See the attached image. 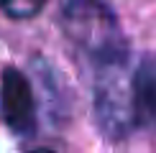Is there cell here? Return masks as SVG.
I'll use <instances>...</instances> for the list:
<instances>
[{"label":"cell","mask_w":156,"mask_h":153,"mask_svg":"<svg viewBox=\"0 0 156 153\" xmlns=\"http://www.w3.org/2000/svg\"><path fill=\"white\" fill-rule=\"evenodd\" d=\"M67 38L95 64L128 54L120 23L105 0H69L62 13Z\"/></svg>","instance_id":"obj_1"},{"label":"cell","mask_w":156,"mask_h":153,"mask_svg":"<svg viewBox=\"0 0 156 153\" xmlns=\"http://www.w3.org/2000/svg\"><path fill=\"white\" fill-rule=\"evenodd\" d=\"M95 117L108 138L120 140L136 127L133 69L128 54L95 64Z\"/></svg>","instance_id":"obj_2"},{"label":"cell","mask_w":156,"mask_h":153,"mask_svg":"<svg viewBox=\"0 0 156 153\" xmlns=\"http://www.w3.org/2000/svg\"><path fill=\"white\" fill-rule=\"evenodd\" d=\"M41 8H44V0H0V10L16 21L34 18Z\"/></svg>","instance_id":"obj_5"},{"label":"cell","mask_w":156,"mask_h":153,"mask_svg":"<svg viewBox=\"0 0 156 153\" xmlns=\"http://www.w3.org/2000/svg\"><path fill=\"white\" fill-rule=\"evenodd\" d=\"M136 127L156 130V56H144L133 69Z\"/></svg>","instance_id":"obj_4"},{"label":"cell","mask_w":156,"mask_h":153,"mask_svg":"<svg viewBox=\"0 0 156 153\" xmlns=\"http://www.w3.org/2000/svg\"><path fill=\"white\" fill-rule=\"evenodd\" d=\"M0 112H3L5 125L10 127L16 135L31 138L36 133V100L34 89L23 72L16 66H5L0 74Z\"/></svg>","instance_id":"obj_3"}]
</instances>
